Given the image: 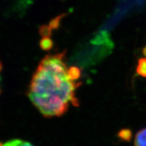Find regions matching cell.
Masks as SVG:
<instances>
[{
	"mask_svg": "<svg viewBox=\"0 0 146 146\" xmlns=\"http://www.w3.org/2000/svg\"><path fill=\"white\" fill-rule=\"evenodd\" d=\"M137 74L143 78H146V57L139 60L136 68Z\"/></svg>",
	"mask_w": 146,
	"mask_h": 146,
	"instance_id": "cell-3",
	"label": "cell"
},
{
	"mask_svg": "<svg viewBox=\"0 0 146 146\" xmlns=\"http://www.w3.org/2000/svg\"><path fill=\"white\" fill-rule=\"evenodd\" d=\"M81 77L78 67L68 66L64 52L48 55L33 76L28 96L44 117H59L70 105L78 106L76 91L81 85Z\"/></svg>",
	"mask_w": 146,
	"mask_h": 146,
	"instance_id": "cell-1",
	"label": "cell"
},
{
	"mask_svg": "<svg viewBox=\"0 0 146 146\" xmlns=\"http://www.w3.org/2000/svg\"><path fill=\"white\" fill-rule=\"evenodd\" d=\"M135 146H146V127L136 133L134 139Z\"/></svg>",
	"mask_w": 146,
	"mask_h": 146,
	"instance_id": "cell-2",
	"label": "cell"
},
{
	"mask_svg": "<svg viewBox=\"0 0 146 146\" xmlns=\"http://www.w3.org/2000/svg\"><path fill=\"white\" fill-rule=\"evenodd\" d=\"M143 54L144 56H145V57H146V46L143 48Z\"/></svg>",
	"mask_w": 146,
	"mask_h": 146,
	"instance_id": "cell-7",
	"label": "cell"
},
{
	"mask_svg": "<svg viewBox=\"0 0 146 146\" xmlns=\"http://www.w3.org/2000/svg\"><path fill=\"white\" fill-rule=\"evenodd\" d=\"M1 146H33L31 143L25 140L19 139H14L5 142L1 145Z\"/></svg>",
	"mask_w": 146,
	"mask_h": 146,
	"instance_id": "cell-4",
	"label": "cell"
},
{
	"mask_svg": "<svg viewBox=\"0 0 146 146\" xmlns=\"http://www.w3.org/2000/svg\"><path fill=\"white\" fill-rule=\"evenodd\" d=\"M133 133L131 129H123L118 133V137L120 139L124 141H129L132 139Z\"/></svg>",
	"mask_w": 146,
	"mask_h": 146,
	"instance_id": "cell-5",
	"label": "cell"
},
{
	"mask_svg": "<svg viewBox=\"0 0 146 146\" xmlns=\"http://www.w3.org/2000/svg\"><path fill=\"white\" fill-rule=\"evenodd\" d=\"M1 70H2V65H1V62H0V81H1ZM0 92H1V90H0Z\"/></svg>",
	"mask_w": 146,
	"mask_h": 146,
	"instance_id": "cell-6",
	"label": "cell"
}]
</instances>
